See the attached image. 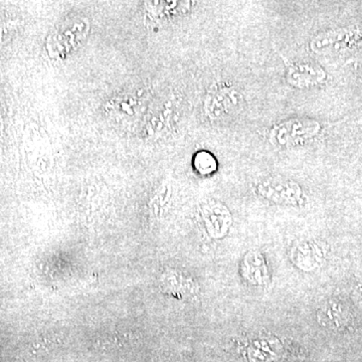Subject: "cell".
Instances as JSON below:
<instances>
[{"mask_svg":"<svg viewBox=\"0 0 362 362\" xmlns=\"http://www.w3.org/2000/svg\"><path fill=\"white\" fill-rule=\"evenodd\" d=\"M207 228L216 239L228 235L233 225V216L228 207L220 202H209L204 207Z\"/></svg>","mask_w":362,"mask_h":362,"instance_id":"cell-10","label":"cell"},{"mask_svg":"<svg viewBox=\"0 0 362 362\" xmlns=\"http://www.w3.org/2000/svg\"><path fill=\"white\" fill-rule=\"evenodd\" d=\"M240 275L249 284L264 287L270 281L265 257L258 251L247 252L240 264Z\"/></svg>","mask_w":362,"mask_h":362,"instance_id":"cell-9","label":"cell"},{"mask_svg":"<svg viewBox=\"0 0 362 362\" xmlns=\"http://www.w3.org/2000/svg\"><path fill=\"white\" fill-rule=\"evenodd\" d=\"M362 45V30L358 28H337L316 35L310 49L317 54H333Z\"/></svg>","mask_w":362,"mask_h":362,"instance_id":"cell-5","label":"cell"},{"mask_svg":"<svg viewBox=\"0 0 362 362\" xmlns=\"http://www.w3.org/2000/svg\"><path fill=\"white\" fill-rule=\"evenodd\" d=\"M147 4L149 11L158 18H171L185 13L192 6L189 1H152Z\"/></svg>","mask_w":362,"mask_h":362,"instance_id":"cell-11","label":"cell"},{"mask_svg":"<svg viewBox=\"0 0 362 362\" xmlns=\"http://www.w3.org/2000/svg\"><path fill=\"white\" fill-rule=\"evenodd\" d=\"M194 168L202 175H213L218 169V161L211 152L202 150L194 157Z\"/></svg>","mask_w":362,"mask_h":362,"instance_id":"cell-12","label":"cell"},{"mask_svg":"<svg viewBox=\"0 0 362 362\" xmlns=\"http://www.w3.org/2000/svg\"><path fill=\"white\" fill-rule=\"evenodd\" d=\"M90 30V21L84 16H71L59 21L45 40L47 54L56 61L68 58L87 40Z\"/></svg>","mask_w":362,"mask_h":362,"instance_id":"cell-1","label":"cell"},{"mask_svg":"<svg viewBox=\"0 0 362 362\" xmlns=\"http://www.w3.org/2000/svg\"><path fill=\"white\" fill-rule=\"evenodd\" d=\"M321 130V124L311 118H290L281 121L269 131L272 144L281 148L300 146L314 139Z\"/></svg>","mask_w":362,"mask_h":362,"instance_id":"cell-2","label":"cell"},{"mask_svg":"<svg viewBox=\"0 0 362 362\" xmlns=\"http://www.w3.org/2000/svg\"><path fill=\"white\" fill-rule=\"evenodd\" d=\"M316 319L324 329L340 331L349 327L351 322V313L343 302L330 299L323 302L317 309Z\"/></svg>","mask_w":362,"mask_h":362,"instance_id":"cell-7","label":"cell"},{"mask_svg":"<svg viewBox=\"0 0 362 362\" xmlns=\"http://www.w3.org/2000/svg\"><path fill=\"white\" fill-rule=\"evenodd\" d=\"M286 68V81L296 89L305 90L322 85L326 81L325 71L311 61H290L282 56Z\"/></svg>","mask_w":362,"mask_h":362,"instance_id":"cell-6","label":"cell"},{"mask_svg":"<svg viewBox=\"0 0 362 362\" xmlns=\"http://www.w3.org/2000/svg\"><path fill=\"white\" fill-rule=\"evenodd\" d=\"M242 101V94L233 85L214 83L204 98V113L213 122L225 120L239 110Z\"/></svg>","mask_w":362,"mask_h":362,"instance_id":"cell-4","label":"cell"},{"mask_svg":"<svg viewBox=\"0 0 362 362\" xmlns=\"http://www.w3.org/2000/svg\"><path fill=\"white\" fill-rule=\"evenodd\" d=\"M292 263L302 272H312L323 263L325 250L315 240H306L297 243L291 251Z\"/></svg>","mask_w":362,"mask_h":362,"instance_id":"cell-8","label":"cell"},{"mask_svg":"<svg viewBox=\"0 0 362 362\" xmlns=\"http://www.w3.org/2000/svg\"><path fill=\"white\" fill-rule=\"evenodd\" d=\"M255 192L272 204L285 206H302L306 204L303 188L296 181L283 177H268L259 180Z\"/></svg>","mask_w":362,"mask_h":362,"instance_id":"cell-3","label":"cell"}]
</instances>
